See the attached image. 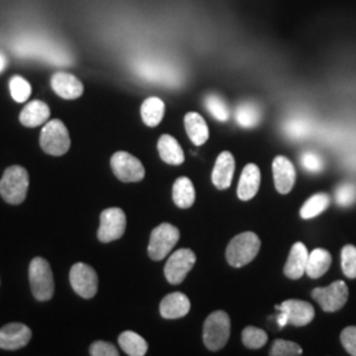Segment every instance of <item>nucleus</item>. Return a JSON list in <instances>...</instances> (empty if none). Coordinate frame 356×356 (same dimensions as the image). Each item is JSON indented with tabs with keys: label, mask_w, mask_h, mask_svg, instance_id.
<instances>
[{
	"label": "nucleus",
	"mask_w": 356,
	"mask_h": 356,
	"mask_svg": "<svg viewBox=\"0 0 356 356\" xmlns=\"http://www.w3.org/2000/svg\"><path fill=\"white\" fill-rule=\"evenodd\" d=\"M301 164L310 173H319L323 169V160L318 153L306 151L301 156Z\"/></svg>",
	"instance_id": "35"
},
{
	"label": "nucleus",
	"mask_w": 356,
	"mask_h": 356,
	"mask_svg": "<svg viewBox=\"0 0 356 356\" xmlns=\"http://www.w3.org/2000/svg\"><path fill=\"white\" fill-rule=\"evenodd\" d=\"M342 269L343 273L350 279H356V247L344 245L342 250Z\"/></svg>",
	"instance_id": "33"
},
{
	"label": "nucleus",
	"mask_w": 356,
	"mask_h": 356,
	"mask_svg": "<svg viewBox=\"0 0 356 356\" xmlns=\"http://www.w3.org/2000/svg\"><path fill=\"white\" fill-rule=\"evenodd\" d=\"M157 148H159L160 157L163 159V161H165L166 164L181 165L185 161V156L181 145L170 135H163L159 140Z\"/></svg>",
	"instance_id": "21"
},
{
	"label": "nucleus",
	"mask_w": 356,
	"mask_h": 356,
	"mask_svg": "<svg viewBox=\"0 0 356 356\" xmlns=\"http://www.w3.org/2000/svg\"><path fill=\"white\" fill-rule=\"evenodd\" d=\"M40 145L51 156H63L70 148L69 131L58 119L48 120L40 134Z\"/></svg>",
	"instance_id": "3"
},
{
	"label": "nucleus",
	"mask_w": 356,
	"mask_h": 356,
	"mask_svg": "<svg viewBox=\"0 0 356 356\" xmlns=\"http://www.w3.org/2000/svg\"><path fill=\"white\" fill-rule=\"evenodd\" d=\"M70 284L78 296L89 300L98 292V275L88 264L76 263L70 269Z\"/></svg>",
	"instance_id": "11"
},
{
	"label": "nucleus",
	"mask_w": 356,
	"mask_h": 356,
	"mask_svg": "<svg viewBox=\"0 0 356 356\" xmlns=\"http://www.w3.org/2000/svg\"><path fill=\"white\" fill-rule=\"evenodd\" d=\"M235 120L241 127H256L261 120V110L254 103H241L235 111Z\"/></svg>",
	"instance_id": "27"
},
{
	"label": "nucleus",
	"mask_w": 356,
	"mask_h": 356,
	"mask_svg": "<svg viewBox=\"0 0 356 356\" xmlns=\"http://www.w3.org/2000/svg\"><path fill=\"white\" fill-rule=\"evenodd\" d=\"M6 66H7V58L0 53V73L6 69Z\"/></svg>",
	"instance_id": "38"
},
{
	"label": "nucleus",
	"mask_w": 356,
	"mask_h": 356,
	"mask_svg": "<svg viewBox=\"0 0 356 356\" xmlns=\"http://www.w3.org/2000/svg\"><path fill=\"white\" fill-rule=\"evenodd\" d=\"M312 296L325 312L332 313L342 309L347 302L348 288L344 281H335L326 288H316Z\"/></svg>",
	"instance_id": "10"
},
{
	"label": "nucleus",
	"mask_w": 356,
	"mask_h": 356,
	"mask_svg": "<svg viewBox=\"0 0 356 356\" xmlns=\"http://www.w3.org/2000/svg\"><path fill=\"white\" fill-rule=\"evenodd\" d=\"M119 344L122 350L129 356H143L148 351L147 341L134 331H124L119 335Z\"/></svg>",
	"instance_id": "26"
},
{
	"label": "nucleus",
	"mask_w": 356,
	"mask_h": 356,
	"mask_svg": "<svg viewBox=\"0 0 356 356\" xmlns=\"http://www.w3.org/2000/svg\"><path fill=\"white\" fill-rule=\"evenodd\" d=\"M185 128L191 143L197 147L204 145L209 139V127L198 113H189L185 116Z\"/></svg>",
	"instance_id": "22"
},
{
	"label": "nucleus",
	"mask_w": 356,
	"mask_h": 356,
	"mask_svg": "<svg viewBox=\"0 0 356 356\" xmlns=\"http://www.w3.org/2000/svg\"><path fill=\"white\" fill-rule=\"evenodd\" d=\"M29 282L38 301H48L54 294V280L49 263L42 257H35L29 264Z\"/></svg>",
	"instance_id": "5"
},
{
	"label": "nucleus",
	"mask_w": 356,
	"mask_h": 356,
	"mask_svg": "<svg viewBox=\"0 0 356 356\" xmlns=\"http://www.w3.org/2000/svg\"><path fill=\"white\" fill-rule=\"evenodd\" d=\"M90 355L92 356H118L119 351L116 350L114 344L104 342V341H98L94 342L90 347Z\"/></svg>",
	"instance_id": "36"
},
{
	"label": "nucleus",
	"mask_w": 356,
	"mask_h": 356,
	"mask_svg": "<svg viewBox=\"0 0 356 356\" xmlns=\"http://www.w3.org/2000/svg\"><path fill=\"white\" fill-rule=\"evenodd\" d=\"M32 338L31 329L23 323H10L0 329V348L19 350L29 343Z\"/></svg>",
	"instance_id": "13"
},
{
	"label": "nucleus",
	"mask_w": 356,
	"mask_h": 356,
	"mask_svg": "<svg viewBox=\"0 0 356 356\" xmlns=\"http://www.w3.org/2000/svg\"><path fill=\"white\" fill-rule=\"evenodd\" d=\"M111 168L115 176L123 182H139L145 176V169L140 160L123 151L114 153L111 157Z\"/></svg>",
	"instance_id": "9"
},
{
	"label": "nucleus",
	"mask_w": 356,
	"mask_h": 356,
	"mask_svg": "<svg viewBox=\"0 0 356 356\" xmlns=\"http://www.w3.org/2000/svg\"><path fill=\"white\" fill-rule=\"evenodd\" d=\"M276 309H279V312H282L285 314L288 323L297 327L309 325L316 316L313 305L301 300H286Z\"/></svg>",
	"instance_id": "12"
},
{
	"label": "nucleus",
	"mask_w": 356,
	"mask_h": 356,
	"mask_svg": "<svg viewBox=\"0 0 356 356\" xmlns=\"http://www.w3.org/2000/svg\"><path fill=\"white\" fill-rule=\"evenodd\" d=\"M191 312V301L184 293H170L160 304V314L165 319L185 317Z\"/></svg>",
	"instance_id": "17"
},
{
	"label": "nucleus",
	"mask_w": 356,
	"mask_h": 356,
	"mask_svg": "<svg viewBox=\"0 0 356 356\" xmlns=\"http://www.w3.org/2000/svg\"><path fill=\"white\" fill-rule=\"evenodd\" d=\"M243 344L251 350H257L261 348L264 344L268 342L267 332L257 327L248 326L243 330L242 334Z\"/></svg>",
	"instance_id": "31"
},
{
	"label": "nucleus",
	"mask_w": 356,
	"mask_h": 356,
	"mask_svg": "<svg viewBox=\"0 0 356 356\" xmlns=\"http://www.w3.org/2000/svg\"><path fill=\"white\" fill-rule=\"evenodd\" d=\"M204 106L207 111L219 122H227L229 119V110L226 102L216 94L207 95L204 98Z\"/></svg>",
	"instance_id": "29"
},
{
	"label": "nucleus",
	"mask_w": 356,
	"mask_h": 356,
	"mask_svg": "<svg viewBox=\"0 0 356 356\" xmlns=\"http://www.w3.org/2000/svg\"><path fill=\"white\" fill-rule=\"evenodd\" d=\"M337 204L342 207H350L356 204V184L355 182H344L338 186L335 193Z\"/></svg>",
	"instance_id": "32"
},
{
	"label": "nucleus",
	"mask_w": 356,
	"mask_h": 356,
	"mask_svg": "<svg viewBox=\"0 0 356 356\" xmlns=\"http://www.w3.org/2000/svg\"><path fill=\"white\" fill-rule=\"evenodd\" d=\"M260 169L254 164H248L243 169L242 176L238 185V197L242 201H250L257 194L260 188Z\"/></svg>",
	"instance_id": "19"
},
{
	"label": "nucleus",
	"mask_w": 356,
	"mask_h": 356,
	"mask_svg": "<svg viewBox=\"0 0 356 356\" xmlns=\"http://www.w3.org/2000/svg\"><path fill=\"white\" fill-rule=\"evenodd\" d=\"M330 206V197L326 193H317L312 195L300 210V216L304 219H310L322 214Z\"/></svg>",
	"instance_id": "28"
},
{
	"label": "nucleus",
	"mask_w": 356,
	"mask_h": 356,
	"mask_svg": "<svg viewBox=\"0 0 356 356\" xmlns=\"http://www.w3.org/2000/svg\"><path fill=\"white\" fill-rule=\"evenodd\" d=\"M307 248L305 244L301 242L294 243L286 264L284 267V273L286 277L292 280L301 279L306 273V264H307Z\"/></svg>",
	"instance_id": "18"
},
{
	"label": "nucleus",
	"mask_w": 356,
	"mask_h": 356,
	"mask_svg": "<svg viewBox=\"0 0 356 356\" xmlns=\"http://www.w3.org/2000/svg\"><path fill=\"white\" fill-rule=\"evenodd\" d=\"M49 116H51V110L47 103L41 102V101H32L23 108L19 119L23 126L33 128L45 124L48 122Z\"/></svg>",
	"instance_id": "20"
},
{
	"label": "nucleus",
	"mask_w": 356,
	"mask_h": 356,
	"mask_svg": "<svg viewBox=\"0 0 356 356\" xmlns=\"http://www.w3.org/2000/svg\"><path fill=\"white\" fill-rule=\"evenodd\" d=\"M273 178L275 186L280 194H288L294 186L296 182V169L291 160L284 156H277L273 160Z\"/></svg>",
	"instance_id": "14"
},
{
	"label": "nucleus",
	"mask_w": 356,
	"mask_h": 356,
	"mask_svg": "<svg viewBox=\"0 0 356 356\" xmlns=\"http://www.w3.org/2000/svg\"><path fill=\"white\" fill-rule=\"evenodd\" d=\"M173 201L181 209H189L195 201L194 185L188 177L177 178L173 185Z\"/></svg>",
	"instance_id": "25"
},
{
	"label": "nucleus",
	"mask_w": 356,
	"mask_h": 356,
	"mask_svg": "<svg viewBox=\"0 0 356 356\" xmlns=\"http://www.w3.org/2000/svg\"><path fill=\"white\" fill-rule=\"evenodd\" d=\"M51 85L54 92L64 99H76L83 94L82 82L76 76L64 72L51 76Z\"/></svg>",
	"instance_id": "15"
},
{
	"label": "nucleus",
	"mask_w": 356,
	"mask_h": 356,
	"mask_svg": "<svg viewBox=\"0 0 356 356\" xmlns=\"http://www.w3.org/2000/svg\"><path fill=\"white\" fill-rule=\"evenodd\" d=\"M229 332H231V321H229V314L226 312L216 310L204 321V346L210 351H219L227 343Z\"/></svg>",
	"instance_id": "4"
},
{
	"label": "nucleus",
	"mask_w": 356,
	"mask_h": 356,
	"mask_svg": "<svg viewBox=\"0 0 356 356\" xmlns=\"http://www.w3.org/2000/svg\"><path fill=\"white\" fill-rule=\"evenodd\" d=\"M331 266V254L323 248H316L309 254L306 264V275L312 279L323 276Z\"/></svg>",
	"instance_id": "23"
},
{
	"label": "nucleus",
	"mask_w": 356,
	"mask_h": 356,
	"mask_svg": "<svg viewBox=\"0 0 356 356\" xmlns=\"http://www.w3.org/2000/svg\"><path fill=\"white\" fill-rule=\"evenodd\" d=\"M235 173V159L231 153L225 151L216 159V166L213 169L211 179L216 189L225 191L231 186L232 177Z\"/></svg>",
	"instance_id": "16"
},
{
	"label": "nucleus",
	"mask_w": 356,
	"mask_h": 356,
	"mask_svg": "<svg viewBox=\"0 0 356 356\" xmlns=\"http://www.w3.org/2000/svg\"><path fill=\"white\" fill-rule=\"evenodd\" d=\"M195 260L197 256L189 248H181L170 254L164 269L166 280L173 285L181 284L194 267Z\"/></svg>",
	"instance_id": "8"
},
{
	"label": "nucleus",
	"mask_w": 356,
	"mask_h": 356,
	"mask_svg": "<svg viewBox=\"0 0 356 356\" xmlns=\"http://www.w3.org/2000/svg\"><path fill=\"white\" fill-rule=\"evenodd\" d=\"M127 226V218L122 209L111 207L101 214L98 239L102 243L118 241L123 236Z\"/></svg>",
	"instance_id": "7"
},
{
	"label": "nucleus",
	"mask_w": 356,
	"mask_h": 356,
	"mask_svg": "<svg viewBox=\"0 0 356 356\" xmlns=\"http://www.w3.org/2000/svg\"><path fill=\"white\" fill-rule=\"evenodd\" d=\"M164 113L165 104L157 97L147 98L141 104V118L148 127H157L164 118Z\"/></svg>",
	"instance_id": "24"
},
{
	"label": "nucleus",
	"mask_w": 356,
	"mask_h": 356,
	"mask_svg": "<svg viewBox=\"0 0 356 356\" xmlns=\"http://www.w3.org/2000/svg\"><path fill=\"white\" fill-rule=\"evenodd\" d=\"M10 91L13 101L16 102H26L32 94V86L26 78L20 76H13L10 81Z\"/></svg>",
	"instance_id": "30"
},
{
	"label": "nucleus",
	"mask_w": 356,
	"mask_h": 356,
	"mask_svg": "<svg viewBox=\"0 0 356 356\" xmlns=\"http://www.w3.org/2000/svg\"><path fill=\"white\" fill-rule=\"evenodd\" d=\"M302 354V348L294 342L277 339L270 350L272 356H298Z\"/></svg>",
	"instance_id": "34"
},
{
	"label": "nucleus",
	"mask_w": 356,
	"mask_h": 356,
	"mask_svg": "<svg viewBox=\"0 0 356 356\" xmlns=\"http://www.w3.org/2000/svg\"><path fill=\"white\" fill-rule=\"evenodd\" d=\"M341 342L350 355L356 356V326L346 327L341 334Z\"/></svg>",
	"instance_id": "37"
},
{
	"label": "nucleus",
	"mask_w": 356,
	"mask_h": 356,
	"mask_svg": "<svg viewBox=\"0 0 356 356\" xmlns=\"http://www.w3.org/2000/svg\"><path fill=\"white\" fill-rule=\"evenodd\" d=\"M261 242L254 232H243L236 235L226 250V259L229 266L241 268L251 263L260 251Z\"/></svg>",
	"instance_id": "1"
},
{
	"label": "nucleus",
	"mask_w": 356,
	"mask_h": 356,
	"mask_svg": "<svg viewBox=\"0 0 356 356\" xmlns=\"http://www.w3.org/2000/svg\"><path fill=\"white\" fill-rule=\"evenodd\" d=\"M29 186V176L23 166L13 165L6 169L0 179V194L6 202L20 204L24 202Z\"/></svg>",
	"instance_id": "2"
},
{
	"label": "nucleus",
	"mask_w": 356,
	"mask_h": 356,
	"mask_svg": "<svg viewBox=\"0 0 356 356\" xmlns=\"http://www.w3.org/2000/svg\"><path fill=\"white\" fill-rule=\"evenodd\" d=\"M179 239V229L170 223H163L153 229L148 245V254L152 260L165 259Z\"/></svg>",
	"instance_id": "6"
}]
</instances>
